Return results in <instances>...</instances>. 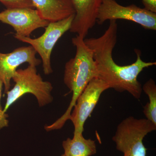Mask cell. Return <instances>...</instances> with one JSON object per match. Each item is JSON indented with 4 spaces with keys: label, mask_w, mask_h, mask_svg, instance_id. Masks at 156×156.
I'll list each match as a JSON object with an SVG mask.
<instances>
[{
    "label": "cell",
    "mask_w": 156,
    "mask_h": 156,
    "mask_svg": "<svg viewBox=\"0 0 156 156\" xmlns=\"http://www.w3.org/2000/svg\"><path fill=\"white\" fill-rule=\"evenodd\" d=\"M116 20H110L108 27L101 36L84 39V42L92 50L97 66L98 77L108 85L109 89L119 92H128L136 99L141 97L142 89L137 77L144 69L155 66L156 62L144 61L141 52L134 49L136 61L126 66L117 64L112 56L118 38Z\"/></svg>",
    "instance_id": "1"
},
{
    "label": "cell",
    "mask_w": 156,
    "mask_h": 156,
    "mask_svg": "<svg viewBox=\"0 0 156 156\" xmlns=\"http://www.w3.org/2000/svg\"><path fill=\"white\" fill-rule=\"evenodd\" d=\"M76 47V53L65 66L63 81L65 84L72 92L71 101L65 113L52 125L46 126V131L61 129L66 122L69 120L73 108L77 99L89 82L98 78V73L92 50L84 42V38L77 35L72 39Z\"/></svg>",
    "instance_id": "2"
},
{
    "label": "cell",
    "mask_w": 156,
    "mask_h": 156,
    "mask_svg": "<svg viewBox=\"0 0 156 156\" xmlns=\"http://www.w3.org/2000/svg\"><path fill=\"white\" fill-rule=\"evenodd\" d=\"M12 80L15 85L6 93L7 98L3 109L4 112L6 113L13 103L27 93L35 96L40 107L45 106L53 101L51 95L53 86L50 82L43 80L41 75L37 73L36 66L29 65L24 69H17Z\"/></svg>",
    "instance_id": "3"
},
{
    "label": "cell",
    "mask_w": 156,
    "mask_h": 156,
    "mask_svg": "<svg viewBox=\"0 0 156 156\" xmlns=\"http://www.w3.org/2000/svg\"><path fill=\"white\" fill-rule=\"evenodd\" d=\"M156 130V125L146 119L130 116L119 124L112 139L117 150L122 153L123 156H146L147 149L143 140Z\"/></svg>",
    "instance_id": "4"
},
{
    "label": "cell",
    "mask_w": 156,
    "mask_h": 156,
    "mask_svg": "<svg viewBox=\"0 0 156 156\" xmlns=\"http://www.w3.org/2000/svg\"><path fill=\"white\" fill-rule=\"evenodd\" d=\"M75 14L67 18L55 22H50L45 27L44 33L35 39L30 37L14 36V38L20 41L27 43L33 48L41 58L43 71L45 74L53 73L51 67V56L54 46L62 36L69 30L74 17Z\"/></svg>",
    "instance_id": "5"
},
{
    "label": "cell",
    "mask_w": 156,
    "mask_h": 156,
    "mask_svg": "<svg viewBox=\"0 0 156 156\" xmlns=\"http://www.w3.org/2000/svg\"><path fill=\"white\" fill-rule=\"evenodd\" d=\"M125 20L135 23L149 30H156V13L132 4L123 6L115 0H102L97 23L101 25L107 20Z\"/></svg>",
    "instance_id": "6"
},
{
    "label": "cell",
    "mask_w": 156,
    "mask_h": 156,
    "mask_svg": "<svg viewBox=\"0 0 156 156\" xmlns=\"http://www.w3.org/2000/svg\"><path fill=\"white\" fill-rule=\"evenodd\" d=\"M109 89L108 85L98 78L90 81L79 96L69 120L74 127L73 134H83L84 126L97 104L101 95Z\"/></svg>",
    "instance_id": "7"
},
{
    "label": "cell",
    "mask_w": 156,
    "mask_h": 156,
    "mask_svg": "<svg viewBox=\"0 0 156 156\" xmlns=\"http://www.w3.org/2000/svg\"><path fill=\"white\" fill-rule=\"evenodd\" d=\"M0 21L12 27L16 35L24 37H30L34 31L45 28L50 23L31 8L6 9L0 12Z\"/></svg>",
    "instance_id": "8"
},
{
    "label": "cell",
    "mask_w": 156,
    "mask_h": 156,
    "mask_svg": "<svg viewBox=\"0 0 156 156\" xmlns=\"http://www.w3.org/2000/svg\"><path fill=\"white\" fill-rule=\"evenodd\" d=\"M37 53L31 46L17 48L8 53L0 52V80L5 87V93L10 90L11 79L20 65L27 62L37 67L41 63L37 58Z\"/></svg>",
    "instance_id": "9"
},
{
    "label": "cell",
    "mask_w": 156,
    "mask_h": 156,
    "mask_svg": "<svg viewBox=\"0 0 156 156\" xmlns=\"http://www.w3.org/2000/svg\"><path fill=\"white\" fill-rule=\"evenodd\" d=\"M75 14L69 31L85 39L97 22L102 0H71Z\"/></svg>",
    "instance_id": "10"
},
{
    "label": "cell",
    "mask_w": 156,
    "mask_h": 156,
    "mask_svg": "<svg viewBox=\"0 0 156 156\" xmlns=\"http://www.w3.org/2000/svg\"><path fill=\"white\" fill-rule=\"evenodd\" d=\"M43 19L55 22L75 14L71 0H31Z\"/></svg>",
    "instance_id": "11"
},
{
    "label": "cell",
    "mask_w": 156,
    "mask_h": 156,
    "mask_svg": "<svg viewBox=\"0 0 156 156\" xmlns=\"http://www.w3.org/2000/svg\"><path fill=\"white\" fill-rule=\"evenodd\" d=\"M65 156H91L97 152L95 141L84 138L83 134H73V137L62 142Z\"/></svg>",
    "instance_id": "12"
},
{
    "label": "cell",
    "mask_w": 156,
    "mask_h": 156,
    "mask_svg": "<svg viewBox=\"0 0 156 156\" xmlns=\"http://www.w3.org/2000/svg\"><path fill=\"white\" fill-rule=\"evenodd\" d=\"M142 91L149 98L148 102L144 107L146 119L156 125V85L152 79L146 82L142 87Z\"/></svg>",
    "instance_id": "13"
},
{
    "label": "cell",
    "mask_w": 156,
    "mask_h": 156,
    "mask_svg": "<svg viewBox=\"0 0 156 156\" xmlns=\"http://www.w3.org/2000/svg\"><path fill=\"white\" fill-rule=\"evenodd\" d=\"M0 2L5 6L7 9L14 8L35 9L31 0H0Z\"/></svg>",
    "instance_id": "14"
},
{
    "label": "cell",
    "mask_w": 156,
    "mask_h": 156,
    "mask_svg": "<svg viewBox=\"0 0 156 156\" xmlns=\"http://www.w3.org/2000/svg\"><path fill=\"white\" fill-rule=\"evenodd\" d=\"M3 83L0 80V129L9 126V121L8 119V115L6 114L3 111L1 105V98H2V91Z\"/></svg>",
    "instance_id": "15"
},
{
    "label": "cell",
    "mask_w": 156,
    "mask_h": 156,
    "mask_svg": "<svg viewBox=\"0 0 156 156\" xmlns=\"http://www.w3.org/2000/svg\"><path fill=\"white\" fill-rule=\"evenodd\" d=\"M144 9L156 13V0H141Z\"/></svg>",
    "instance_id": "16"
},
{
    "label": "cell",
    "mask_w": 156,
    "mask_h": 156,
    "mask_svg": "<svg viewBox=\"0 0 156 156\" xmlns=\"http://www.w3.org/2000/svg\"><path fill=\"white\" fill-rule=\"evenodd\" d=\"M61 156H65V155L64 154H63Z\"/></svg>",
    "instance_id": "17"
}]
</instances>
